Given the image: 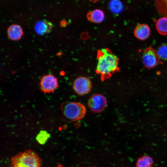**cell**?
I'll return each instance as SVG.
<instances>
[{"mask_svg": "<svg viewBox=\"0 0 167 167\" xmlns=\"http://www.w3.org/2000/svg\"><path fill=\"white\" fill-rule=\"evenodd\" d=\"M97 63L96 71L102 80L110 78L113 73L119 70V59L107 48L99 50L97 54Z\"/></svg>", "mask_w": 167, "mask_h": 167, "instance_id": "6da1fadb", "label": "cell"}, {"mask_svg": "<svg viewBox=\"0 0 167 167\" xmlns=\"http://www.w3.org/2000/svg\"><path fill=\"white\" fill-rule=\"evenodd\" d=\"M62 117L67 122L80 120L85 116L86 109L82 104L77 102L67 101L63 103L61 106Z\"/></svg>", "mask_w": 167, "mask_h": 167, "instance_id": "7a4b0ae2", "label": "cell"}, {"mask_svg": "<svg viewBox=\"0 0 167 167\" xmlns=\"http://www.w3.org/2000/svg\"><path fill=\"white\" fill-rule=\"evenodd\" d=\"M11 167H41V161L39 156L31 150L20 152L11 160Z\"/></svg>", "mask_w": 167, "mask_h": 167, "instance_id": "3957f363", "label": "cell"}, {"mask_svg": "<svg viewBox=\"0 0 167 167\" xmlns=\"http://www.w3.org/2000/svg\"><path fill=\"white\" fill-rule=\"evenodd\" d=\"M142 61L144 66L148 69L153 68L161 63L157 52L151 46L144 50Z\"/></svg>", "mask_w": 167, "mask_h": 167, "instance_id": "277c9868", "label": "cell"}, {"mask_svg": "<svg viewBox=\"0 0 167 167\" xmlns=\"http://www.w3.org/2000/svg\"><path fill=\"white\" fill-rule=\"evenodd\" d=\"M107 100L103 95L100 94L92 95L88 101V105L91 110L95 113L102 112L106 108Z\"/></svg>", "mask_w": 167, "mask_h": 167, "instance_id": "5b68a950", "label": "cell"}, {"mask_svg": "<svg viewBox=\"0 0 167 167\" xmlns=\"http://www.w3.org/2000/svg\"><path fill=\"white\" fill-rule=\"evenodd\" d=\"M40 85L41 90L45 93L54 92L59 86L57 78L49 74L42 77Z\"/></svg>", "mask_w": 167, "mask_h": 167, "instance_id": "8992f818", "label": "cell"}, {"mask_svg": "<svg viewBox=\"0 0 167 167\" xmlns=\"http://www.w3.org/2000/svg\"><path fill=\"white\" fill-rule=\"evenodd\" d=\"M73 87L75 91L78 94L83 95L90 91L92 84L91 81L88 78L80 76L75 80Z\"/></svg>", "mask_w": 167, "mask_h": 167, "instance_id": "52a82bcc", "label": "cell"}, {"mask_svg": "<svg viewBox=\"0 0 167 167\" xmlns=\"http://www.w3.org/2000/svg\"><path fill=\"white\" fill-rule=\"evenodd\" d=\"M150 27L147 24H139L134 30V34L138 39L144 40L147 39L150 34Z\"/></svg>", "mask_w": 167, "mask_h": 167, "instance_id": "ba28073f", "label": "cell"}, {"mask_svg": "<svg viewBox=\"0 0 167 167\" xmlns=\"http://www.w3.org/2000/svg\"><path fill=\"white\" fill-rule=\"evenodd\" d=\"M52 23L45 20L38 21L35 26L36 32L39 35H43L50 32L53 27Z\"/></svg>", "mask_w": 167, "mask_h": 167, "instance_id": "9c48e42d", "label": "cell"}, {"mask_svg": "<svg viewBox=\"0 0 167 167\" xmlns=\"http://www.w3.org/2000/svg\"><path fill=\"white\" fill-rule=\"evenodd\" d=\"M7 34L10 39L16 41L19 40L21 38L23 34V32L20 26L13 24L8 27Z\"/></svg>", "mask_w": 167, "mask_h": 167, "instance_id": "30bf717a", "label": "cell"}, {"mask_svg": "<svg viewBox=\"0 0 167 167\" xmlns=\"http://www.w3.org/2000/svg\"><path fill=\"white\" fill-rule=\"evenodd\" d=\"M87 18L89 21L92 23H100L104 20L105 15L102 11L96 9L88 13Z\"/></svg>", "mask_w": 167, "mask_h": 167, "instance_id": "8fae6325", "label": "cell"}, {"mask_svg": "<svg viewBox=\"0 0 167 167\" xmlns=\"http://www.w3.org/2000/svg\"><path fill=\"white\" fill-rule=\"evenodd\" d=\"M156 27L159 34L162 35H167V17L164 16L156 21Z\"/></svg>", "mask_w": 167, "mask_h": 167, "instance_id": "7c38bea8", "label": "cell"}, {"mask_svg": "<svg viewBox=\"0 0 167 167\" xmlns=\"http://www.w3.org/2000/svg\"><path fill=\"white\" fill-rule=\"evenodd\" d=\"M156 8L161 15L167 17V0H155Z\"/></svg>", "mask_w": 167, "mask_h": 167, "instance_id": "4fadbf2b", "label": "cell"}, {"mask_svg": "<svg viewBox=\"0 0 167 167\" xmlns=\"http://www.w3.org/2000/svg\"><path fill=\"white\" fill-rule=\"evenodd\" d=\"M111 11L114 14H119L123 10L122 3L119 0H112L109 4Z\"/></svg>", "mask_w": 167, "mask_h": 167, "instance_id": "5bb4252c", "label": "cell"}, {"mask_svg": "<svg viewBox=\"0 0 167 167\" xmlns=\"http://www.w3.org/2000/svg\"><path fill=\"white\" fill-rule=\"evenodd\" d=\"M153 163V161L151 157L145 156L138 159L136 165L137 167H152Z\"/></svg>", "mask_w": 167, "mask_h": 167, "instance_id": "9a60e30c", "label": "cell"}, {"mask_svg": "<svg viewBox=\"0 0 167 167\" xmlns=\"http://www.w3.org/2000/svg\"><path fill=\"white\" fill-rule=\"evenodd\" d=\"M51 135L45 130H41L37 135L36 139L40 144L44 145L50 137Z\"/></svg>", "mask_w": 167, "mask_h": 167, "instance_id": "2e32d148", "label": "cell"}, {"mask_svg": "<svg viewBox=\"0 0 167 167\" xmlns=\"http://www.w3.org/2000/svg\"><path fill=\"white\" fill-rule=\"evenodd\" d=\"M156 52L160 58L164 60H167V44L161 45L159 47Z\"/></svg>", "mask_w": 167, "mask_h": 167, "instance_id": "e0dca14e", "label": "cell"}, {"mask_svg": "<svg viewBox=\"0 0 167 167\" xmlns=\"http://www.w3.org/2000/svg\"><path fill=\"white\" fill-rule=\"evenodd\" d=\"M90 0L91 2H96L97 1H99L100 0Z\"/></svg>", "mask_w": 167, "mask_h": 167, "instance_id": "ac0fdd59", "label": "cell"}]
</instances>
